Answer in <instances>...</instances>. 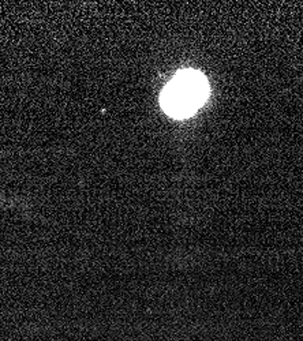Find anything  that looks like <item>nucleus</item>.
Wrapping results in <instances>:
<instances>
[{
  "label": "nucleus",
  "instance_id": "f257e3e1",
  "mask_svg": "<svg viewBox=\"0 0 303 341\" xmlns=\"http://www.w3.org/2000/svg\"><path fill=\"white\" fill-rule=\"evenodd\" d=\"M209 96V86L201 72L183 70L165 86L161 94V106L176 119L191 116Z\"/></svg>",
  "mask_w": 303,
  "mask_h": 341
}]
</instances>
